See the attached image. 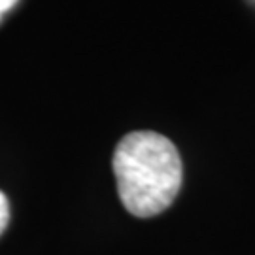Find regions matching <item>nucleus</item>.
<instances>
[{"instance_id": "3", "label": "nucleus", "mask_w": 255, "mask_h": 255, "mask_svg": "<svg viewBox=\"0 0 255 255\" xmlns=\"http://www.w3.org/2000/svg\"><path fill=\"white\" fill-rule=\"evenodd\" d=\"M17 2L19 0H0V17H2L6 11H9V9L13 8Z\"/></svg>"}, {"instance_id": "2", "label": "nucleus", "mask_w": 255, "mask_h": 255, "mask_svg": "<svg viewBox=\"0 0 255 255\" xmlns=\"http://www.w3.org/2000/svg\"><path fill=\"white\" fill-rule=\"evenodd\" d=\"M9 223V202L6 199V195L0 191V235L4 233V229L8 227Z\"/></svg>"}, {"instance_id": "1", "label": "nucleus", "mask_w": 255, "mask_h": 255, "mask_svg": "<svg viewBox=\"0 0 255 255\" xmlns=\"http://www.w3.org/2000/svg\"><path fill=\"white\" fill-rule=\"evenodd\" d=\"M119 199L136 218L168 208L182 187V159L172 142L153 130H134L114 151Z\"/></svg>"}]
</instances>
